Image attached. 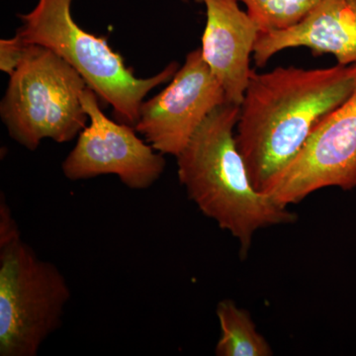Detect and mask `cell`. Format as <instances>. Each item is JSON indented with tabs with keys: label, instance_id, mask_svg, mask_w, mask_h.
<instances>
[{
	"label": "cell",
	"instance_id": "6da1fadb",
	"mask_svg": "<svg viewBox=\"0 0 356 356\" xmlns=\"http://www.w3.org/2000/svg\"><path fill=\"white\" fill-rule=\"evenodd\" d=\"M356 64L327 69L252 70L236 127L248 177L261 192L291 163L306 140L351 95Z\"/></svg>",
	"mask_w": 356,
	"mask_h": 356
},
{
	"label": "cell",
	"instance_id": "7a4b0ae2",
	"mask_svg": "<svg viewBox=\"0 0 356 356\" xmlns=\"http://www.w3.org/2000/svg\"><path fill=\"white\" fill-rule=\"evenodd\" d=\"M240 105L225 102L213 110L177 156V175L198 209L240 243L245 259L254 234L298 219L288 207L257 191L236 142Z\"/></svg>",
	"mask_w": 356,
	"mask_h": 356
},
{
	"label": "cell",
	"instance_id": "3957f363",
	"mask_svg": "<svg viewBox=\"0 0 356 356\" xmlns=\"http://www.w3.org/2000/svg\"><path fill=\"white\" fill-rule=\"evenodd\" d=\"M74 0H38L30 13L20 14L16 35L28 46L55 51L81 74L99 99L111 105L121 123L135 128L145 97L170 81L179 69L170 63L156 76L140 79L106 39L84 31L72 15Z\"/></svg>",
	"mask_w": 356,
	"mask_h": 356
},
{
	"label": "cell",
	"instance_id": "277c9868",
	"mask_svg": "<svg viewBox=\"0 0 356 356\" xmlns=\"http://www.w3.org/2000/svg\"><path fill=\"white\" fill-rule=\"evenodd\" d=\"M9 76L0 116L21 146L35 151L44 139L70 142L88 125L81 102L88 84L55 51L28 44Z\"/></svg>",
	"mask_w": 356,
	"mask_h": 356
},
{
	"label": "cell",
	"instance_id": "5b68a950",
	"mask_svg": "<svg viewBox=\"0 0 356 356\" xmlns=\"http://www.w3.org/2000/svg\"><path fill=\"white\" fill-rule=\"evenodd\" d=\"M69 283L22 238L0 243V355L36 356L62 325Z\"/></svg>",
	"mask_w": 356,
	"mask_h": 356
},
{
	"label": "cell",
	"instance_id": "8992f818",
	"mask_svg": "<svg viewBox=\"0 0 356 356\" xmlns=\"http://www.w3.org/2000/svg\"><path fill=\"white\" fill-rule=\"evenodd\" d=\"M81 102L89 125L79 133L76 146L63 163L65 177L76 181L115 175L129 188L151 187L165 172L163 154L140 139L132 126L103 113L98 96L88 86Z\"/></svg>",
	"mask_w": 356,
	"mask_h": 356
},
{
	"label": "cell",
	"instance_id": "52a82bcc",
	"mask_svg": "<svg viewBox=\"0 0 356 356\" xmlns=\"http://www.w3.org/2000/svg\"><path fill=\"white\" fill-rule=\"evenodd\" d=\"M327 187L346 191L356 187V84L262 193L289 207Z\"/></svg>",
	"mask_w": 356,
	"mask_h": 356
},
{
	"label": "cell",
	"instance_id": "ba28073f",
	"mask_svg": "<svg viewBox=\"0 0 356 356\" xmlns=\"http://www.w3.org/2000/svg\"><path fill=\"white\" fill-rule=\"evenodd\" d=\"M225 102L224 89L196 49L170 83L143 103L135 129L156 152L177 158L208 115Z\"/></svg>",
	"mask_w": 356,
	"mask_h": 356
},
{
	"label": "cell",
	"instance_id": "9c48e42d",
	"mask_svg": "<svg viewBox=\"0 0 356 356\" xmlns=\"http://www.w3.org/2000/svg\"><path fill=\"white\" fill-rule=\"evenodd\" d=\"M205 30L201 53L221 84L227 102L241 105L252 70L250 55L261 28L238 0H205Z\"/></svg>",
	"mask_w": 356,
	"mask_h": 356
},
{
	"label": "cell",
	"instance_id": "30bf717a",
	"mask_svg": "<svg viewBox=\"0 0 356 356\" xmlns=\"http://www.w3.org/2000/svg\"><path fill=\"white\" fill-rule=\"evenodd\" d=\"M306 47L314 55L332 54L337 64H356V0H320L296 25L281 31L259 32L255 65L264 67L287 49Z\"/></svg>",
	"mask_w": 356,
	"mask_h": 356
},
{
	"label": "cell",
	"instance_id": "8fae6325",
	"mask_svg": "<svg viewBox=\"0 0 356 356\" xmlns=\"http://www.w3.org/2000/svg\"><path fill=\"white\" fill-rule=\"evenodd\" d=\"M216 315L221 337L216 344L217 356H271L273 350L257 331L252 316L235 302L225 299L218 303Z\"/></svg>",
	"mask_w": 356,
	"mask_h": 356
},
{
	"label": "cell",
	"instance_id": "7c38bea8",
	"mask_svg": "<svg viewBox=\"0 0 356 356\" xmlns=\"http://www.w3.org/2000/svg\"><path fill=\"white\" fill-rule=\"evenodd\" d=\"M243 2L261 32L281 31L296 25L320 0H238Z\"/></svg>",
	"mask_w": 356,
	"mask_h": 356
},
{
	"label": "cell",
	"instance_id": "4fadbf2b",
	"mask_svg": "<svg viewBox=\"0 0 356 356\" xmlns=\"http://www.w3.org/2000/svg\"><path fill=\"white\" fill-rule=\"evenodd\" d=\"M26 44L17 35L0 41V70L8 76L13 74L24 55Z\"/></svg>",
	"mask_w": 356,
	"mask_h": 356
},
{
	"label": "cell",
	"instance_id": "5bb4252c",
	"mask_svg": "<svg viewBox=\"0 0 356 356\" xmlns=\"http://www.w3.org/2000/svg\"><path fill=\"white\" fill-rule=\"evenodd\" d=\"M182 1L188 2L189 0H182ZM195 1L198 2V3H204V1H205V0H195Z\"/></svg>",
	"mask_w": 356,
	"mask_h": 356
}]
</instances>
